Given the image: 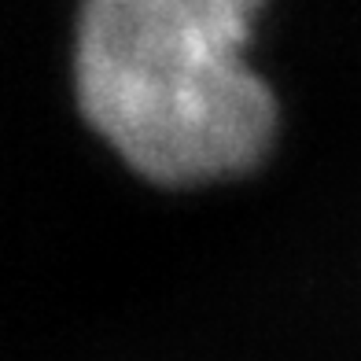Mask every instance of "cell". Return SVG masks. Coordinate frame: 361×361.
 <instances>
[{
	"mask_svg": "<svg viewBox=\"0 0 361 361\" xmlns=\"http://www.w3.org/2000/svg\"><path fill=\"white\" fill-rule=\"evenodd\" d=\"M258 0H85L78 100L129 166L162 185L251 170L276 107L243 63Z\"/></svg>",
	"mask_w": 361,
	"mask_h": 361,
	"instance_id": "cell-1",
	"label": "cell"
}]
</instances>
